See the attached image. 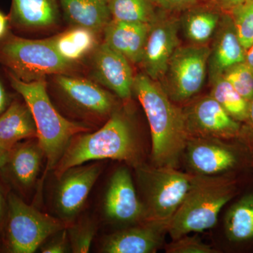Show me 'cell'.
<instances>
[{
	"label": "cell",
	"mask_w": 253,
	"mask_h": 253,
	"mask_svg": "<svg viewBox=\"0 0 253 253\" xmlns=\"http://www.w3.org/2000/svg\"><path fill=\"white\" fill-rule=\"evenodd\" d=\"M234 191L231 179L196 175L192 187L168 224L167 230L172 239L212 228Z\"/></svg>",
	"instance_id": "4"
},
{
	"label": "cell",
	"mask_w": 253,
	"mask_h": 253,
	"mask_svg": "<svg viewBox=\"0 0 253 253\" xmlns=\"http://www.w3.org/2000/svg\"><path fill=\"white\" fill-rule=\"evenodd\" d=\"M11 151L5 149L4 148L0 146V169L6 166L10 156Z\"/></svg>",
	"instance_id": "38"
},
{
	"label": "cell",
	"mask_w": 253,
	"mask_h": 253,
	"mask_svg": "<svg viewBox=\"0 0 253 253\" xmlns=\"http://www.w3.org/2000/svg\"><path fill=\"white\" fill-rule=\"evenodd\" d=\"M210 1L221 12L229 14L233 9L244 4L246 0H211Z\"/></svg>",
	"instance_id": "34"
},
{
	"label": "cell",
	"mask_w": 253,
	"mask_h": 253,
	"mask_svg": "<svg viewBox=\"0 0 253 253\" xmlns=\"http://www.w3.org/2000/svg\"><path fill=\"white\" fill-rule=\"evenodd\" d=\"M210 54L207 45L179 46L175 50L161 84L169 99L183 102L199 92L206 79Z\"/></svg>",
	"instance_id": "8"
},
{
	"label": "cell",
	"mask_w": 253,
	"mask_h": 253,
	"mask_svg": "<svg viewBox=\"0 0 253 253\" xmlns=\"http://www.w3.org/2000/svg\"><path fill=\"white\" fill-rule=\"evenodd\" d=\"M244 49L253 44V1H245L229 14Z\"/></svg>",
	"instance_id": "28"
},
{
	"label": "cell",
	"mask_w": 253,
	"mask_h": 253,
	"mask_svg": "<svg viewBox=\"0 0 253 253\" xmlns=\"http://www.w3.org/2000/svg\"><path fill=\"white\" fill-rule=\"evenodd\" d=\"M6 241L12 253H33L46 239L64 229L59 219L26 204L14 194L7 200Z\"/></svg>",
	"instance_id": "7"
},
{
	"label": "cell",
	"mask_w": 253,
	"mask_h": 253,
	"mask_svg": "<svg viewBox=\"0 0 253 253\" xmlns=\"http://www.w3.org/2000/svg\"><path fill=\"white\" fill-rule=\"evenodd\" d=\"M101 172L99 163L83 164L68 169L59 177L55 194V207L65 220L73 219L85 204Z\"/></svg>",
	"instance_id": "11"
},
{
	"label": "cell",
	"mask_w": 253,
	"mask_h": 253,
	"mask_svg": "<svg viewBox=\"0 0 253 253\" xmlns=\"http://www.w3.org/2000/svg\"><path fill=\"white\" fill-rule=\"evenodd\" d=\"M221 76L248 101L253 98V72L244 62L228 68Z\"/></svg>",
	"instance_id": "29"
},
{
	"label": "cell",
	"mask_w": 253,
	"mask_h": 253,
	"mask_svg": "<svg viewBox=\"0 0 253 253\" xmlns=\"http://www.w3.org/2000/svg\"><path fill=\"white\" fill-rule=\"evenodd\" d=\"M165 228L148 223L147 225L117 231L106 237L103 253H152L162 245Z\"/></svg>",
	"instance_id": "19"
},
{
	"label": "cell",
	"mask_w": 253,
	"mask_h": 253,
	"mask_svg": "<svg viewBox=\"0 0 253 253\" xmlns=\"http://www.w3.org/2000/svg\"><path fill=\"white\" fill-rule=\"evenodd\" d=\"M68 246H70V244L68 231L63 229L58 232L56 237L42 248L41 252L43 253H66L68 251Z\"/></svg>",
	"instance_id": "32"
},
{
	"label": "cell",
	"mask_w": 253,
	"mask_h": 253,
	"mask_svg": "<svg viewBox=\"0 0 253 253\" xmlns=\"http://www.w3.org/2000/svg\"><path fill=\"white\" fill-rule=\"evenodd\" d=\"M246 126L241 128V133L248 136L251 140H253V98L249 101V111L246 118Z\"/></svg>",
	"instance_id": "35"
},
{
	"label": "cell",
	"mask_w": 253,
	"mask_h": 253,
	"mask_svg": "<svg viewBox=\"0 0 253 253\" xmlns=\"http://www.w3.org/2000/svg\"><path fill=\"white\" fill-rule=\"evenodd\" d=\"M4 70L10 86L23 98L34 118L37 138L46 160V172L54 169L73 138L90 128L60 114L49 99L46 78L26 83Z\"/></svg>",
	"instance_id": "2"
},
{
	"label": "cell",
	"mask_w": 253,
	"mask_h": 253,
	"mask_svg": "<svg viewBox=\"0 0 253 253\" xmlns=\"http://www.w3.org/2000/svg\"><path fill=\"white\" fill-rule=\"evenodd\" d=\"M208 68L211 81L228 68L244 62L246 51L241 44L230 15L224 13L216 30Z\"/></svg>",
	"instance_id": "16"
},
{
	"label": "cell",
	"mask_w": 253,
	"mask_h": 253,
	"mask_svg": "<svg viewBox=\"0 0 253 253\" xmlns=\"http://www.w3.org/2000/svg\"><path fill=\"white\" fill-rule=\"evenodd\" d=\"M137 174L144 192L145 220L167 229L192 187L196 174L156 166H138Z\"/></svg>",
	"instance_id": "6"
},
{
	"label": "cell",
	"mask_w": 253,
	"mask_h": 253,
	"mask_svg": "<svg viewBox=\"0 0 253 253\" xmlns=\"http://www.w3.org/2000/svg\"><path fill=\"white\" fill-rule=\"evenodd\" d=\"M37 136L36 123L28 105L13 100L0 115V146L11 151L23 139Z\"/></svg>",
	"instance_id": "20"
},
{
	"label": "cell",
	"mask_w": 253,
	"mask_h": 253,
	"mask_svg": "<svg viewBox=\"0 0 253 253\" xmlns=\"http://www.w3.org/2000/svg\"><path fill=\"white\" fill-rule=\"evenodd\" d=\"M165 12L150 26L141 59L145 74L154 81H162L168 63L179 46V22Z\"/></svg>",
	"instance_id": "9"
},
{
	"label": "cell",
	"mask_w": 253,
	"mask_h": 253,
	"mask_svg": "<svg viewBox=\"0 0 253 253\" xmlns=\"http://www.w3.org/2000/svg\"><path fill=\"white\" fill-rule=\"evenodd\" d=\"M97 34L88 28L74 26L49 40L61 57L76 63L94 52L99 45Z\"/></svg>",
	"instance_id": "24"
},
{
	"label": "cell",
	"mask_w": 253,
	"mask_h": 253,
	"mask_svg": "<svg viewBox=\"0 0 253 253\" xmlns=\"http://www.w3.org/2000/svg\"><path fill=\"white\" fill-rule=\"evenodd\" d=\"M59 2L65 17L74 26L99 33L112 19L109 0H59Z\"/></svg>",
	"instance_id": "21"
},
{
	"label": "cell",
	"mask_w": 253,
	"mask_h": 253,
	"mask_svg": "<svg viewBox=\"0 0 253 253\" xmlns=\"http://www.w3.org/2000/svg\"><path fill=\"white\" fill-rule=\"evenodd\" d=\"M139 148L130 123L122 114L114 113L99 130L73 138L54 168L57 179L68 169L90 161L105 159L126 161L139 166Z\"/></svg>",
	"instance_id": "3"
},
{
	"label": "cell",
	"mask_w": 253,
	"mask_h": 253,
	"mask_svg": "<svg viewBox=\"0 0 253 253\" xmlns=\"http://www.w3.org/2000/svg\"><path fill=\"white\" fill-rule=\"evenodd\" d=\"M0 66L26 83L71 75L75 69V63L61 57L49 39H26L11 31L0 39Z\"/></svg>",
	"instance_id": "5"
},
{
	"label": "cell",
	"mask_w": 253,
	"mask_h": 253,
	"mask_svg": "<svg viewBox=\"0 0 253 253\" xmlns=\"http://www.w3.org/2000/svg\"><path fill=\"white\" fill-rule=\"evenodd\" d=\"M112 19L151 24L166 11L158 0H109Z\"/></svg>",
	"instance_id": "25"
},
{
	"label": "cell",
	"mask_w": 253,
	"mask_h": 253,
	"mask_svg": "<svg viewBox=\"0 0 253 253\" xmlns=\"http://www.w3.org/2000/svg\"><path fill=\"white\" fill-rule=\"evenodd\" d=\"M44 157L38 141L18 143L11 149L6 165L18 185L27 189L36 182Z\"/></svg>",
	"instance_id": "23"
},
{
	"label": "cell",
	"mask_w": 253,
	"mask_h": 253,
	"mask_svg": "<svg viewBox=\"0 0 253 253\" xmlns=\"http://www.w3.org/2000/svg\"><path fill=\"white\" fill-rule=\"evenodd\" d=\"M68 234L71 251L74 253H86L90 250L96 234V226L89 221H83L70 228Z\"/></svg>",
	"instance_id": "30"
},
{
	"label": "cell",
	"mask_w": 253,
	"mask_h": 253,
	"mask_svg": "<svg viewBox=\"0 0 253 253\" xmlns=\"http://www.w3.org/2000/svg\"><path fill=\"white\" fill-rule=\"evenodd\" d=\"M161 8L168 13L184 12L201 3L199 0H158Z\"/></svg>",
	"instance_id": "33"
},
{
	"label": "cell",
	"mask_w": 253,
	"mask_h": 253,
	"mask_svg": "<svg viewBox=\"0 0 253 253\" xmlns=\"http://www.w3.org/2000/svg\"><path fill=\"white\" fill-rule=\"evenodd\" d=\"M184 113L191 137L230 139L241 134L239 122L231 118L211 95L195 101Z\"/></svg>",
	"instance_id": "10"
},
{
	"label": "cell",
	"mask_w": 253,
	"mask_h": 253,
	"mask_svg": "<svg viewBox=\"0 0 253 253\" xmlns=\"http://www.w3.org/2000/svg\"><path fill=\"white\" fill-rule=\"evenodd\" d=\"M201 2H208V1H211V0H199Z\"/></svg>",
	"instance_id": "41"
},
{
	"label": "cell",
	"mask_w": 253,
	"mask_h": 253,
	"mask_svg": "<svg viewBox=\"0 0 253 253\" xmlns=\"http://www.w3.org/2000/svg\"><path fill=\"white\" fill-rule=\"evenodd\" d=\"M10 31L9 17L0 11V39Z\"/></svg>",
	"instance_id": "37"
},
{
	"label": "cell",
	"mask_w": 253,
	"mask_h": 253,
	"mask_svg": "<svg viewBox=\"0 0 253 253\" xmlns=\"http://www.w3.org/2000/svg\"><path fill=\"white\" fill-rule=\"evenodd\" d=\"M246 1H253V0H246Z\"/></svg>",
	"instance_id": "42"
},
{
	"label": "cell",
	"mask_w": 253,
	"mask_h": 253,
	"mask_svg": "<svg viewBox=\"0 0 253 253\" xmlns=\"http://www.w3.org/2000/svg\"><path fill=\"white\" fill-rule=\"evenodd\" d=\"M168 253H216L217 250L205 244L198 236H183L173 240L166 248Z\"/></svg>",
	"instance_id": "31"
},
{
	"label": "cell",
	"mask_w": 253,
	"mask_h": 253,
	"mask_svg": "<svg viewBox=\"0 0 253 253\" xmlns=\"http://www.w3.org/2000/svg\"><path fill=\"white\" fill-rule=\"evenodd\" d=\"M133 92L149 121L155 166L175 167L191 137L184 110L168 97L159 82L145 73L136 75Z\"/></svg>",
	"instance_id": "1"
},
{
	"label": "cell",
	"mask_w": 253,
	"mask_h": 253,
	"mask_svg": "<svg viewBox=\"0 0 253 253\" xmlns=\"http://www.w3.org/2000/svg\"><path fill=\"white\" fill-rule=\"evenodd\" d=\"M108 218L118 222L129 223L144 219V204L136 194L130 173L120 168L110 180L104 199Z\"/></svg>",
	"instance_id": "15"
},
{
	"label": "cell",
	"mask_w": 253,
	"mask_h": 253,
	"mask_svg": "<svg viewBox=\"0 0 253 253\" xmlns=\"http://www.w3.org/2000/svg\"><path fill=\"white\" fill-rule=\"evenodd\" d=\"M54 81L70 106L83 114L101 118L113 113L114 98L97 83L68 74L56 75Z\"/></svg>",
	"instance_id": "12"
},
{
	"label": "cell",
	"mask_w": 253,
	"mask_h": 253,
	"mask_svg": "<svg viewBox=\"0 0 253 253\" xmlns=\"http://www.w3.org/2000/svg\"><path fill=\"white\" fill-rule=\"evenodd\" d=\"M12 101L9 91L5 86L4 81L0 77V115L4 112L5 110L7 109Z\"/></svg>",
	"instance_id": "36"
},
{
	"label": "cell",
	"mask_w": 253,
	"mask_h": 253,
	"mask_svg": "<svg viewBox=\"0 0 253 253\" xmlns=\"http://www.w3.org/2000/svg\"><path fill=\"white\" fill-rule=\"evenodd\" d=\"M206 3H199L186 10L181 18L184 34L190 41L197 45H206L212 38L224 14L211 1Z\"/></svg>",
	"instance_id": "22"
},
{
	"label": "cell",
	"mask_w": 253,
	"mask_h": 253,
	"mask_svg": "<svg viewBox=\"0 0 253 253\" xmlns=\"http://www.w3.org/2000/svg\"><path fill=\"white\" fill-rule=\"evenodd\" d=\"M130 62L103 42L92 56V76L96 83L113 91L124 101L130 99L134 77Z\"/></svg>",
	"instance_id": "13"
},
{
	"label": "cell",
	"mask_w": 253,
	"mask_h": 253,
	"mask_svg": "<svg viewBox=\"0 0 253 253\" xmlns=\"http://www.w3.org/2000/svg\"><path fill=\"white\" fill-rule=\"evenodd\" d=\"M59 0H11L10 27L18 31L46 29L59 22Z\"/></svg>",
	"instance_id": "17"
},
{
	"label": "cell",
	"mask_w": 253,
	"mask_h": 253,
	"mask_svg": "<svg viewBox=\"0 0 253 253\" xmlns=\"http://www.w3.org/2000/svg\"><path fill=\"white\" fill-rule=\"evenodd\" d=\"M224 228L226 237L232 242L253 239V194L233 205L226 213Z\"/></svg>",
	"instance_id": "26"
},
{
	"label": "cell",
	"mask_w": 253,
	"mask_h": 253,
	"mask_svg": "<svg viewBox=\"0 0 253 253\" xmlns=\"http://www.w3.org/2000/svg\"><path fill=\"white\" fill-rule=\"evenodd\" d=\"M184 153L192 174L212 176L229 170L237 163L234 150L213 138L191 136Z\"/></svg>",
	"instance_id": "14"
},
{
	"label": "cell",
	"mask_w": 253,
	"mask_h": 253,
	"mask_svg": "<svg viewBox=\"0 0 253 253\" xmlns=\"http://www.w3.org/2000/svg\"><path fill=\"white\" fill-rule=\"evenodd\" d=\"M245 63L249 66L253 72V44L246 51Z\"/></svg>",
	"instance_id": "39"
},
{
	"label": "cell",
	"mask_w": 253,
	"mask_h": 253,
	"mask_svg": "<svg viewBox=\"0 0 253 253\" xmlns=\"http://www.w3.org/2000/svg\"><path fill=\"white\" fill-rule=\"evenodd\" d=\"M5 212V201L3 197L2 193L0 189V224L3 220Z\"/></svg>",
	"instance_id": "40"
},
{
	"label": "cell",
	"mask_w": 253,
	"mask_h": 253,
	"mask_svg": "<svg viewBox=\"0 0 253 253\" xmlns=\"http://www.w3.org/2000/svg\"><path fill=\"white\" fill-rule=\"evenodd\" d=\"M211 96L221 105L226 112L238 122L247 118L249 102L241 96L222 76L212 79Z\"/></svg>",
	"instance_id": "27"
},
{
	"label": "cell",
	"mask_w": 253,
	"mask_h": 253,
	"mask_svg": "<svg viewBox=\"0 0 253 253\" xmlns=\"http://www.w3.org/2000/svg\"><path fill=\"white\" fill-rule=\"evenodd\" d=\"M151 24L111 19L106 25L104 42L122 54L131 63L139 64L142 59Z\"/></svg>",
	"instance_id": "18"
}]
</instances>
